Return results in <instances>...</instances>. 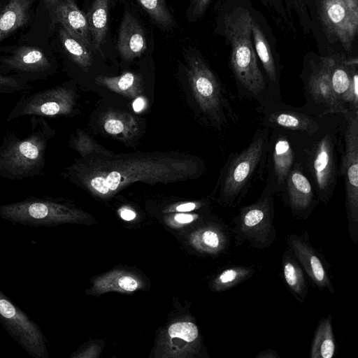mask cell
<instances>
[{
  "instance_id": "obj_9",
  "label": "cell",
  "mask_w": 358,
  "mask_h": 358,
  "mask_svg": "<svg viewBox=\"0 0 358 358\" xmlns=\"http://www.w3.org/2000/svg\"><path fill=\"white\" fill-rule=\"evenodd\" d=\"M0 323L33 358H48L47 338L41 327L0 289Z\"/></svg>"
},
{
  "instance_id": "obj_15",
  "label": "cell",
  "mask_w": 358,
  "mask_h": 358,
  "mask_svg": "<svg viewBox=\"0 0 358 358\" xmlns=\"http://www.w3.org/2000/svg\"><path fill=\"white\" fill-rule=\"evenodd\" d=\"M331 87L343 110H358V59L343 55L327 56Z\"/></svg>"
},
{
  "instance_id": "obj_12",
  "label": "cell",
  "mask_w": 358,
  "mask_h": 358,
  "mask_svg": "<svg viewBox=\"0 0 358 358\" xmlns=\"http://www.w3.org/2000/svg\"><path fill=\"white\" fill-rule=\"evenodd\" d=\"M73 90L66 85H56L32 94H24L9 112L6 121L24 116L55 117L71 114Z\"/></svg>"
},
{
  "instance_id": "obj_29",
  "label": "cell",
  "mask_w": 358,
  "mask_h": 358,
  "mask_svg": "<svg viewBox=\"0 0 358 358\" xmlns=\"http://www.w3.org/2000/svg\"><path fill=\"white\" fill-rule=\"evenodd\" d=\"M151 18L160 27L170 28L174 24L166 0H136Z\"/></svg>"
},
{
  "instance_id": "obj_2",
  "label": "cell",
  "mask_w": 358,
  "mask_h": 358,
  "mask_svg": "<svg viewBox=\"0 0 358 358\" xmlns=\"http://www.w3.org/2000/svg\"><path fill=\"white\" fill-rule=\"evenodd\" d=\"M252 20L248 10H234L224 17V33L230 43V68L239 94L256 100L262 106L272 100L252 47Z\"/></svg>"
},
{
  "instance_id": "obj_30",
  "label": "cell",
  "mask_w": 358,
  "mask_h": 358,
  "mask_svg": "<svg viewBox=\"0 0 358 358\" xmlns=\"http://www.w3.org/2000/svg\"><path fill=\"white\" fill-rule=\"evenodd\" d=\"M171 338H178L187 343L195 342L199 338V329L190 322H180L171 324L168 330Z\"/></svg>"
},
{
  "instance_id": "obj_39",
  "label": "cell",
  "mask_w": 358,
  "mask_h": 358,
  "mask_svg": "<svg viewBox=\"0 0 358 358\" xmlns=\"http://www.w3.org/2000/svg\"><path fill=\"white\" fill-rule=\"evenodd\" d=\"M144 105V100L142 98H138L133 103V109L134 111L138 112L143 108Z\"/></svg>"
},
{
  "instance_id": "obj_23",
  "label": "cell",
  "mask_w": 358,
  "mask_h": 358,
  "mask_svg": "<svg viewBox=\"0 0 358 358\" xmlns=\"http://www.w3.org/2000/svg\"><path fill=\"white\" fill-rule=\"evenodd\" d=\"M281 265L286 286L300 303H303L308 293V282L302 267L289 249L282 254Z\"/></svg>"
},
{
  "instance_id": "obj_40",
  "label": "cell",
  "mask_w": 358,
  "mask_h": 358,
  "mask_svg": "<svg viewBox=\"0 0 358 358\" xmlns=\"http://www.w3.org/2000/svg\"><path fill=\"white\" fill-rule=\"evenodd\" d=\"M297 6H301L303 0H292Z\"/></svg>"
},
{
  "instance_id": "obj_41",
  "label": "cell",
  "mask_w": 358,
  "mask_h": 358,
  "mask_svg": "<svg viewBox=\"0 0 358 358\" xmlns=\"http://www.w3.org/2000/svg\"><path fill=\"white\" fill-rule=\"evenodd\" d=\"M54 0H43L44 3L47 5L50 3H51Z\"/></svg>"
},
{
  "instance_id": "obj_10",
  "label": "cell",
  "mask_w": 358,
  "mask_h": 358,
  "mask_svg": "<svg viewBox=\"0 0 358 358\" xmlns=\"http://www.w3.org/2000/svg\"><path fill=\"white\" fill-rule=\"evenodd\" d=\"M318 19L329 42L350 53L358 33V0H316Z\"/></svg>"
},
{
  "instance_id": "obj_22",
  "label": "cell",
  "mask_w": 358,
  "mask_h": 358,
  "mask_svg": "<svg viewBox=\"0 0 358 358\" xmlns=\"http://www.w3.org/2000/svg\"><path fill=\"white\" fill-rule=\"evenodd\" d=\"M191 240L197 250L211 255L227 252L230 246L229 230L222 223L199 229L192 234Z\"/></svg>"
},
{
  "instance_id": "obj_27",
  "label": "cell",
  "mask_w": 358,
  "mask_h": 358,
  "mask_svg": "<svg viewBox=\"0 0 358 358\" xmlns=\"http://www.w3.org/2000/svg\"><path fill=\"white\" fill-rule=\"evenodd\" d=\"M255 273L252 266H234L222 271L212 282L214 291L223 292L243 282Z\"/></svg>"
},
{
  "instance_id": "obj_21",
  "label": "cell",
  "mask_w": 358,
  "mask_h": 358,
  "mask_svg": "<svg viewBox=\"0 0 358 358\" xmlns=\"http://www.w3.org/2000/svg\"><path fill=\"white\" fill-rule=\"evenodd\" d=\"M252 34L257 55L267 77L269 96L272 101L280 100L279 72L269 43L255 20L252 21Z\"/></svg>"
},
{
  "instance_id": "obj_42",
  "label": "cell",
  "mask_w": 358,
  "mask_h": 358,
  "mask_svg": "<svg viewBox=\"0 0 358 358\" xmlns=\"http://www.w3.org/2000/svg\"><path fill=\"white\" fill-rule=\"evenodd\" d=\"M0 10H1V7H0Z\"/></svg>"
},
{
  "instance_id": "obj_19",
  "label": "cell",
  "mask_w": 358,
  "mask_h": 358,
  "mask_svg": "<svg viewBox=\"0 0 358 358\" xmlns=\"http://www.w3.org/2000/svg\"><path fill=\"white\" fill-rule=\"evenodd\" d=\"M52 20L59 24L71 36L90 48L92 45L86 15L73 0H54L46 5Z\"/></svg>"
},
{
  "instance_id": "obj_38",
  "label": "cell",
  "mask_w": 358,
  "mask_h": 358,
  "mask_svg": "<svg viewBox=\"0 0 358 358\" xmlns=\"http://www.w3.org/2000/svg\"><path fill=\"white\" fill-rule=\"evenodd\" d=\"M120 216L123 220L130 221L136 217V213L131 210L123 209L120 212Z\"/></svg>"
},
{
  "instance_id": "obj_34",
  "label": "cell",
  "mask_w": 358,
  "mask_h": 358,
  "mask_svg": "<svg viewBox=\"0 0 358 358\" xmlns=\"http://www.w3.org/2000/svg\"><path fill=\"white\" fill-rule=\"evenodd\" d=\"M135 81V76L127 72L117 80V85L120 90H126L131 87Z\"/></svg>"
},
{
  "instance_id": "obj_6",
  "label": "cell",
  "mask_w": 358,
  "mask_h": 358,
  "mask_svg": "<svg viewBox=\"0 0 358 358\" xmlns=\"http://www.w3.org/2000/svg\"><path fill=\"white\" fill-rule=\"evenodd\" d=\"M273 194L264 189L254 203L238 209L232 219V232L237 247L248 242L252 247L263 250L276 239L274 226L275 201Z\"/></svg>"
},
{
  "instance_id": "obj_3",
  "label": "cell",
  "mask_w": 358,
  "mask_h": 358,
  "mask_svg": "<svg viewBox=\"0 0 358 358\" xmlns=\"http://www.w3.org/2000/svg\"><path fill=\"white\" fill-rule=\"evenodd\" d=\"M30 132L19 138L7 131L0 145V178L20 180L44 174L45 155L49 141L55 131L45 117L31 116Z\"/></svg>"
},
{
  "instance_id": "obj_24",
  "label": "cell",
  "mask_w": 358,
  "mask_h": 358,
  "mask_svg": "<svg viewBox=\"0 0 358 358\" xmlns=\"http://www.w3.org/2000/svg\"><path fill=\"white\" fill-rule=\"evenodd\" d=\"M30 6L31 0H10L0 10V41L27 23Z\"/></svg>"
},
{
  "instance_id": "obj_14",
  "label": "cell",
  "mask_w": 358,
  "mask_h": 358,
  "mask_svg": "<svg viewBox=\"0 0 358 358\" xmlns=\"http://www.w3.org/2000/svg\"><path fill=\"white\" fill-rule=\"evenodd\" d=\"M264 127L306 134L315 133L326 116L319 117L279 101H271L259 108Z\"/></svg>"
},
{
  "instance_id": "obj_17",
  "label": "cell",
  "mask_w": 358,
  "mask_h": 358,
  "mask_svg": "<svg viewBox=\"0 0 358 358\" xmlns=\"http://www.w3.org/2000/svg\"><path fill=\"white\" fill-rule=\"evenodd\" d=\"M280 194L292 215L300 220L307 219L319 203L312 184L296 161L287 175Z\"/></svg>"
},
{
  "instance_id": "obj_7",
  "label": "cell",
  "mask_w": 358,
  "mask_h": 358,
  "mask_svg": "<svg viewBox=\"0 0 358 358\" xmlns=\"http://www.w3.org/2000/svg\"><path fill=\"white\" fill-rule=\"evenodd\" d=\"M0 217L13 224L33 227H54L80 219L79 211L62 200L48 196H28L0 205Z\"/></svg>"
},
{
  "instance_id": "obj_26",
  "label": "cell",
  "mask_w": 358,
  "mask_h": 358,
  "mask_svg": "<svg viewBox=\"0 0 358 358\" xmlns=\"http://www.w3.org/2000/svg\"><path fill=\"white\" fill-rule=\"evenodd\" d=\"M336 351L331 315L320 319L310 346V358H331Z\"/></svg>"
},
{
  "instance_id": "obj_13",
  "label": "cell",
  "mask_w": 358,
  "mask_h": 358,
  "mask_svg": "<svg viewBox=\"0 0 358 358\" xmlns=\"http://www.w3.org/2000/svg\"><path fill=\"white\" fill-rule=\"evenodd\" d=\"M302 81L306 103L301 108L304 111L319 117L343 113L331 87L327 56L311 64Z\"/></svg>"
},
{
  "instance_id": "obj_28",
  "label": "cell",
  "mask_w": 358,
  "mask_h": 358,
  "mask_svg": "<svg viewBox=\"0 0 358 358\" xmlns=\"http://www.w3.org/2000/svg\"><path fill=\"white\" fill-rule=\"evenodd\" d=\"M59 35L65 50L72 59L82 66H89L91 60L89 48L71 36L62 27L59 29Z\"/></svg>"
},
{
  "instance_id": "obj_25",
  "label": "cell",
  "mask_w": 358,
  "mask_h": 358,
  "mask_svg": "<svg viewBox=\"0 0 358 358\" xmlns=\"http://www.w3.org/2000/svg\"><path fill=\"white\" fill-rule=\"evenodd\" d=\"M109 0H93L86 15L91 44L99 50L103 45L108 26Z\"/></svg>"
},
{
  "instance_id": "obj_33",
  "label": "cell",
  "mask_w": 358,
  "mask_h": 358,
  "mask_svg": "<svg viewBox=\"0 0 358 358\" xmlns=\"http://www.w3.org/2000/svg\"><path fill=\"white\" fill-rule=\"evenodd\" d=\"M104 129L109 134H117L123 131L124 125L122 122L118 120L110 119L105 122Z\"/></svg>"
},
{
  "instance_id": "obj_18",
  "label": "cell",
  "mask_w": 358,
  "mask_h": 358,
  "mask_svg": "<svg viewBox=\"0 0 358 358\" xmlns=\"http://www.w3.org/2000/svg\"><path fill=\"white\" fill-rule=\"evenodd\" d=\"M2 63L6 70L5 74L9 71H15V76L26 83L45 78L54 69L52 62L43 51L30 46L17 48L10 56L3 58Z\"/></svg>"
},
{
  "instance_id": "obj_35",
  "label": "cell",
  "mask_w": 358,
  "mask_h": 358,
  "mask_svg": "<svg viewBox=\"0 0 358 358\" xmlns=\"http://www.w3.org/2000/svg\"><path fill=\"white\" fill-rule=\"evenodd\" d=\"M199 218L198 215L191 214H177L174 217V220L180 224H188Z\"/></svg>"
},
{
  "instance_id": "obj_5",
  "label": "cell",
  "mask_w": 358,
  "mask_h": 358,
  "mask_svg": "<svg viewBox=\"0 0 358 358\" xmlns=\"http://www.w3.org/2000/svg\"><path fill=\"white\" fill-rule=\"evenodd\" d=\"M339 177L345 192L348 231L351 241L358 242V110L341 113Z\"/></svg>"
},
{
  "instance_id": "obj_32",
  "label": "cell",
  "mask_w": 358,
  "mask_h": 358,
  "mask_svg": "<svg viewBox=\"0 0 358 358\" xmlns=\"http://www.w3.org/2000/svg\"><path fill=\"white\" fill-rule=\"evenodd\" d=\"M210 0H190L192 14L194 17L202 15L206 10Z\"/></svg>"
},
{
  "instance_id": "obj_11",
  "label": "cell",
  "mask_w": 358,
  "mask_h": 358,
  "mask_svg": "<svg viewBox=\"0 0 358 358\" xmlns=\"http://www.w3.org/2000/svg\"><path fill=\"white\" fill-rule=\"evenodd\" d=\"M296 161L292 133L270 129L263 166L258 176L265 180L264 188L273 195L281 194L287 175Z\"/></svg>"
},
{
  "instance_id": "obj_4",
  "label": "cell",
  "mask_w": 358,
  "mask_h": 358,
  "mask_svg": "<svg viewBox=\"0 0 358 358\" xmlns=\"http://www.w3.org/2000/svg\"><path fill=\"white\" fill-rule=\"evenodd\" d=\"M270 129H258L250 143L230 155L224 164L215 189L218 202L224 207L238 205L246 196L253 178L263 166Z\"/></svg>"
},
{
  "instance_id": "obj_8",
  "label": "cell",
  "mask_w": 358,
  "mask_h": 358,
  "mask_svg": "<svg viewBox=\"0 0 358 358\" xmlns=\"http://www.w3.org/2000/svg\"><path fill=\"white\" fill-rule=\"evenodd\" d=\"M189 75L202 111L221 129L234 120V112L217 78L199 56L188 57Z\"/></svg>"
},
{
  "instance_id": "obj_31",
  "label": "cell",
  "mask_w": 358,
  "mask_h": 358,
  "mask_svg": "<svg viewBox=\"0 0 358 358\" xmlns=\"http://www.w3.org/2000/svg\"><path fill=\"white\" fill-rule=\"evenodd\" d=\"M29 88L28 83L15 75L0 73V94H15L26 91Z\"/></svg>"
},
{
  "instance_id": "obj_37",
  "label": "cell",
  "mask_w": 358,
  "mask_h": 358,
  "mask_svg": "<svg viewBox=\"0 0 358 358\" xmlns=\"http://www.w3.org/2000/svg\"><path fill=\"white\" fill-rule=\"evenodd\" d=\"M196 208L195 203H186L179 205L176 207V210L178 212H189L194 210Z\"/></svg>"
},
{
  "instance_id": "obj_1",
  "label": "cell",
  "mask_w": 358,
  "mask_h": 358,
  "mask_svg": "<svg viewBox=\"0 0 358 358\" xmlns=\"http://www.w3.org/2000/svg\"><path fill=\"white\" fill-rule=\"evenodd\" d=\"M341 113L325 117L312 134L290 131L296 159L312 184L319 201L328 205L339 178Z\"/></svg>"
},
{
  "instance_id": "obj_36",
  "label": "cell",
  "mask_w": 358,
  "mask_h": 358,
  "mask_svg": "<svg viewBox=\"0 0 358 358\" xmlns=\"http://www.w3.org/2000/svg\"><path fill=\"white\" fill-rule=\"evenodd\" d=\"M255 358H280V356L275 350L271 349H266L260 351Z\"/></svg>"
},
{
  "instance_id": "obj_20",
  "label": "cell",
  "mask_w": 358,
  "mask_h": 358,
  "mask_svg": "<svg viewBox=\"0 0 358 358\" xmlns=\"http://www.w3.org/2000/svg\"><path fill=\"white\" fill-rule=\"evenodd\" d=\"M117 48L125 59H132L141 55L147 48L143 29L129 12H125L123 15L119 29Z\"/></svg>"
},
{
  "instance_id": "obj_16",
  "label": "cell",
  "mask_w": 358,
  "mask_h": 358,
  "mask_svg": "<svg viewBox=\"0 0 358 358\" xmlns=\"http://www.w3.org/2000/svg\"><path fill=\"white\" fill-rule=\"evenodd\" d=\"M286 243L303 271L319 289H327L334 294V289L326 266L327 262L311 245L308 232L299 236L289 234Z\"/></svg>"
}]
</instances>
